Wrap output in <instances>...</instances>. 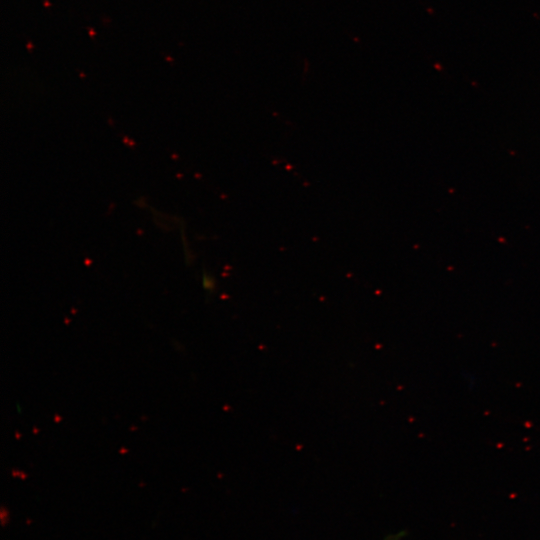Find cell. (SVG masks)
<instances>
[{
	"label": "cell",
	"instance_id": "1",
	"mask_svg": "<svg viewBox=\"0 0 540 540\" xmlns=\"http://www.w3.org/2000/svg\"><path fill=\"white\" fill-rule=\"evenodd\" d=\"M202 280L205 290L212 292L215 289V279L210 274L204 273Z\"/></svg>",
	"mask_w": 540,
	"mask_h": 540
}]
</instances>
